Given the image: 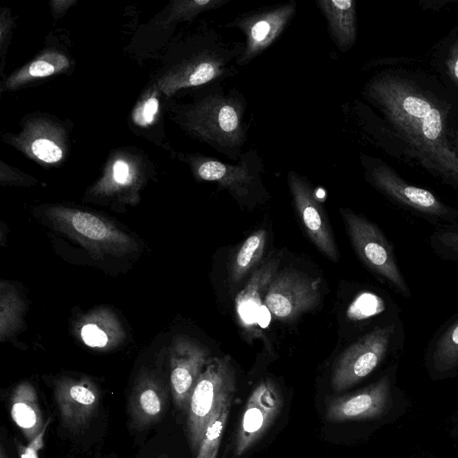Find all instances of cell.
<instances>
[{
  "label": "cell",
  "instance_id": "836d02e7",
  "mask_svg": "<svg viewBox=\"0 0 458 458\" xmlns=\"http://www.w3.org/2000/svg\"><path fill=\"white\" fill-rule=\"evenodd\" d=\"M157 458H169L166 454H161Z\"/></svg>",
  "mask_w": 458,
  "mask_h": 458
},
{
  "label": "cell",
  "instance_id": "d6986e66",
  "mask_svg": "<svg viewBox=\"0 0 458 458\" xmlns=\"http://www.w3.org/2000/svg\"><path fill=\"white\" fill-rule=\"evenodd\" d=\"M267 240L265 230L253 232L242 244L236 253L230 268V279L233 284L238 283L261 259Z\"/></svg>",
  "mask_w": 458,
  "mask_h": 458
},
{
  "label": "cell",
  "instance_id": "277c9868",
  "mask_svg": "<svg viewBox=\"0 0 458 458\" xmlns=\"http://www.w3.org/2000/svg\"><path fill=\"white\" fill-rule=\"evenodd\" d=\"M351 242L363 263L398 293L410 296V289L397 266L394 250L380 229L363 216L340 208Z\"/></svg>",
  "mask_w": 458,
  "mask_h": 458
},
{
  "label": "cell",
  "instance_id": "5b68a950",
  "mask_svg": "<svg viewBox=\"0 0 458 458\" xmlns=\"http://www.w3.org/2000/svg\"><path fill=\"white\" fill-rule=\"evenodd\" d=\"M398 327L394 323L377 326L347 347L332 369V388L344 391L369 376L386 356Z\"/></svg>",
  "mask_w": 458,
  "mask_h": 458
},
{
  "label": "cell",
  "instance_id": "603a6c76",
  "mask_svg": "<svg viewBox=\"0 0 458 458\" xmlns=\"http://www.w3.org/2000/svg\"><path fill=\"white\" fill-rule=\"evenodd\" d=\"M400 193L404 197L406 201L411 204L415 208L427 212L429 215H444L436 198L428 191L413 186H406Z\"/></svg>",
  "mask_w": 458,
  "mask_h": 458
},
{
  "label": "cell",
  "instance_id": "4fadbf2b",
  "mask_svg": "<svg viewBox=\"0 0 458 458\" xmlns=\"http://www.w3.org/2000/svg\"><path fill=\"white\" fill-rule=\"evenodd\" d=\"M278 266L277 259L262 264L236 295V315L247 338L260 336L262 328L269 323L270 313L265 306V298Z\"/></svg>",
  "mask_w": 458,
  "mask_h": 458
},
{
  "label": "cell",
  "instance_id": "8992f818",
  "mask_svg": "<svg viewBox=\"0 0 458 458\" xmlns=\"http://www.w3.org/2000/svg\"><path fill=\"white\" fill-rule=\"evenodd\" d=\"M297 11V2L285 3L249 11L225 23L227 29H237L244 37L243 50L237 66H246L265 52L282 35Z\"/></svg>",
  "mask_w": 458,
  "mask_h": 458
},
{
  "label": "cell",
  "instance_id": "9c48e42d",
  "mask_svg": "<svg viewBox=\"0 0 458 458\" xmlns=\"http://www.w3.org/2000/svg\"><path fill=\"white\" fill-rule=\"evenodd\" d=\"M284 406L278 385L271 378L259 382L250 394L235 436L234 453L241 456L267 432Z\"/></svg>",
  "mask_w": 458,
  "mask_h": 458
},
{
  "label": "cell",
  "instance_id": "5bb4252c",
  "mask_svg": "<svg viewBox=\"0 0 458 458\" xmlns=\"http://www.w3.org/2000/svg\"><path fill=\"white\" fill-rule=\"evenodd\" d=\"M390 379L386 375L366 388L331 399L327 405V419L344 422L378 418L390 407Z\"/></svg>",
  "mask_w": 458,
  "mask_h": 458
},
{
  "label": "cell",
  "instance_id": "d4e9b609",
  "mask_svg": "<svg viewBox=\"0 0 458 458\" xmlns=\"http://www.w3.org/2000/svg\"><path fill=\"white\" fill-rule=\"evenodd\" d=\"M384 310L385 305L381 298L373 293H366L353 302L349 310V314L355 319H360Z\"/></svg>",
  "mask_w": 458,
  "mask_h": 458
},
{
  "label": "cell",
  "instance_id": "52a82bcc",
  "mask_svg": "<svg viewBox=\"0 0 458 458\" xmlns=\"http://www.w3.org/2000/svg\"><path fill=\"white\" fill-rule=\"evenodd\" d=\"M195 165L199 179L217 183L240 203L264 191L261 176L264 165L254 149L242 152L234 164L202 157Z\"/></svg>",
  "mask_w": 458,
  "mask_h": 458
},
{
  "label": "cell",
  "instance_id": "f546056e",
  "mask_svg": "<svg viewBox=\"0 0 458 458\" xmlns=\"http://www.w3.org/2000/svg\"><path fill=\"white\" fill-rule=\"evenodd\" d=\"M403 106L409 114L418 118H424L431 109L427 101L415 97L406 98Z\"/></svg>",
  "mask_w": 458,
  "mask_h": 458
},
{
  "label": "cell",
  "instance_id": "d6a6232c",
  "mask_svg": "<svg viewBox=\"0 0 458 458\" xmlns=\"http://www.w3.org/2000/svg\"><path fill=\"white\" fill-rule=\"evenodd\" d=\"M454 72H455V76L458 78V60H457L455 67H454Z\"/></svg>",
  "mask_w": 458,
  "mask_h": 458
},
{
  "label": "cell",
  "instance_id": "7a4b0ae2",
  "mask_svg": "<svg viewBox=\"0 0 458 458\" xmlns=\"http://www.w3.org/2000/svg\"><path fill=\"white\" fill-rule=\"evenodd\" d=\"M236 372L229 356L211 357L199 377L186 409V431L196 455L206 429L222 408L232 403Z\"/></svg>",
  "mask_w": 458,
  "mask_h": 458
},
{
  "label": "cell",
  "instance_id": "2e32d148",
  "mask_svg": "<svg viewBox=\"0 0 458 458\" xmlns=\"http://www.w3.org/2000/svg\"><path fill=\"white\" fill-rule=\"evenodd\" d=\"M81 341L89 347L109 350L125 338L123 324L109 309L98 308L84 315L77 325Z\"/></svg>",
  "mask_w": 458,
  "mask_h": 458
},
{
  "label": "cell",
  "instance_id": "44dd1931",
  "mask_svg": "<svg viewBox=\"0 0 458 458\" xmlns=\"http://www.w3.org/2000/svg\"><path fill=\"white\" fill-rule=\"evenodd\" d=\"M23 303L13 289H4L1 284V340L11 335L21 324Z\"/></svg>",
  "mask_w": 458,
  "mask_h": 458
},
{
  "label": "cell",
  "instance_id": "83f0119b",
  "mask_svg": "<svg viewBox=\"0 0 458 458\" xmlns=\"http://www.w3.org/2000/svg\"><path fill=\"white\" fill-rule=\"evenodd\" d=\"M442 129L440 114L437 109L431 108L422 122L423 134L429 140L438 137Z\"/></svg>",
  "mask_w": 458,
  "mask_h": 458
},
{
  "label": "cell",
  "instance_id": "7c38bea8",
  "mask_svg": "<svg viewBox=\"0 0 458 458\" xmlns=\"http://www.w3.org/2000/svg\"><path fill=\"white\" fill-rule=\"evenodd\" d=\"M54 394L63 426L73 433L85 430L100 403L97 385L87 377H64L55 381Z\"/></svg>",
  "mask_w": 458,
  "mask_h": 458
},
{
  "label": "cell",
  "instance_id": "cb8c5ba5",
  "mask_svg": "<svg viewBox=\"0 0 458 458\" xmlns=\"http://www.w3.org/2000/svg\"><path fill=\"white\" fill-rule=\"evenodd\" d=\"M68 65L65 56L60 54H49L41 57L30 65L28 73L30 77H47Z\"/></svg>",
  "mask_w": 458,
  "mask_h": 458
},
{
  "label": "cell",
  "instance_id": "ffe728a7",
  "mask_svg": "<svg viewBox=\"0 0 458 458\" xmlns=\"http://www.w3.org/2000/svg\"><path fill=\"white\" fill-rule=\"evenodd\" d=\"M430 361L438 373H446L458 366V318L432 343Z\"/></svg>",
  "mask_w": 458,
  "mask_h": 458
},
{
  "label": "cell",
  "instance_id": "ac0fdd59",
  "mask_svg": "<svg viewBox=\"0 0 458 458\" xmlns=\"http://www.w3.org/2000/svg\"><path fill=\"white\" fill-rule=\"evenodd\" d=\"M316 4L325 17L332 39L341 51L348 50L354 42L355 2L352 0H317Z\"/></svg>",
  "mask_w": 458,
  "mask_h": 458
},
{
  "label": "cell",
  "instance_id": "484cf974",
  "mask_svg": "<svg viewBox=\"0 0 458 458\" xmlns=\"http://www.w3.org/2000/svg\"><path fill=\"white\" fill-rule=\"evenodd\" d=\"M35 157L46 163H55L62 158L63 152L58 145L50 140L39 138L31 144Z\"/></svg>",
  "mask_w": 458,
  "mask_h": 458
},
{
  "label": "cell",
  "instance_id": "7402d4cb",
  "mask_svg": "<svg viewBox=\"0 0 458 458\" xmlns=\"http://www.w3.org/2000/svg\"><path fill=\"white\" fill-rule=\"evenodd\" d=\"M231 404L225 405L208 426L196 454V458H216Z\"/></svg>",
  "mask_w": 458,
  "mask_h": 458
},
{
  "label": "cell",
  "instance_id": "ba28073f",
  "mask_svg": "<svg viewBox=\"0 0 458 458\" xmlns=\"http://www.w3.org/2000/svg\"><path fill=\"white\" fill-rule=\"evenodd\" d=\"M319 300L318 279L286 269L276 273L271 281L265 306L275 318L290 321L313 310Z\"/></svg>",
  "mask_w": 458,
  "mask_h": 458
},
{
  "label": "cell",
  "instance_id": "8fae6325",
  "mask_svg": "<svg viewBox=\"0 0 458 458\" xmlns=\"http://www.w3.org/2000/svg\"><path fill=\"white\" fill-rule=\"evenodd\" d=\"M210 352L207 346L186 335H176L169 347L170 388L174 403L186 411L195 384Z\"/></svg>",
  "mask_w": 458,
  "mask_h": 458
},
{
  "label": "cell",
  "instance_id": "4dcf8cb0",
  "mask_svg": "<svg viewBox=\"0 0 458 458\" xmlns=\"http://www.w3.org/2000/svg\"><path fill=\"white\" fill-rule=\"evenodd\" d=\"M113 176L118 184H127L130 182V168L123 160L115 161L113 167Z\"/></svg>",
  "mask_w": 458,
  "mask_h": 458
},
{
  "label": "cell",
  "instance_id": "9a60e30c",
  "mask_svg": "<svg viewBox=\"0 0 458 458\" xmlns=\"http://www.w3.org/2000/svg\"><path fill=\"white\" fill-rule=\"evenodd\" d=\"M167 403V392L160 377L151 370H141L129 399L132 426L142 429L157 422L165 415Z\"/></svg>",
  "mask_w": 458,
  "mask_h": 458
},
{
  "label": "cell",
  "instance_id": "1f68e13d",
  "mask_svg": "<svg viewBox=\"0 0 458 458\" xmlns=\"http://www.w3.org/2000/svg\"><path fill=\"white\" fill-rule=\"evenodd\" d=\"M0 458H7V454L5 453L3 444L1 445V447H0Z\"/></svg>",
  "mask_w": 458,
  "mask_h": 458
},
{
  "label": "cell",
  "instance_id": "3957f363",
  "mask_svg": "<svg viewBox=\"0 0 458 458\" xmlns=\"http://www.w3.org/2000/svg\"><path fill=\"white\" fill-rule=\"evenodd\" d=\"M53 226L77 241L93 254L121 256L136 250L132 238L109 221L94 214L64 208H53L47 213Z\"/></svg>",
  "mask_w": 458,
  "mask_h": 458
},
{
  "label": "cell",
  "instance_id": "6da1fadb",
  "mask_svg": "<svg viewBox=\"0 0 458 458\" xmlns=\"http://www.w3.org/2000/svg\"><path fill=\"white\" fill-rule=\"evenodd\" d=\"M246 110L247 100L237 88L225 89L216 82L195 111L197 131L216 151L237 162L248 137Z\"/></svg>",
  "mask_w": 458,
  "mask_h": 458
},
{
  "label": "cell",
  "instance_id": "e0dca14e",
  "mask_svg": "<svg viewBox=\"0 0 458 458\" xmlns=\"http://www.w3.org/2000/svg\"><path fill=\"white\" fill-rule=\"evenodd\" d=\"M10 414L28 442L44 428L46 422L35 387L24 381L16 386L10 397Z\"/></svg>",
  "mask_w": 458,
  "mask_h": 458
},
{
  "label": "cell",
  "instance_id": "f1b7e54d",
  "mask_svg": "<svg viewBox=\"0 0 458 458\" xmlns=\"http://www.w3.org/2000/svg\"><path fill=\"white\" fill-rule=\"evenodd\" d=\"M158 110V101L155 98H148L134 114V121L140 125L150 123Z\"/></svg>",
  "mask_w": 458,
  "mask_h": 458
},
{
  "label": "cell",
  "instance_id": "30bf717a",
  "mask_svg": "<svg viewBox=\"0 0 458 458\" xmlns=\"http://www.w3.org/2000/svg\"><path fill=\"white\" fill-rule=\"evenodd\" d=\"M287 184L303 228L315 246L328 259H339L337 246L326 212L309 181L295 171L287 173Z\"/></svg>",
  "mask_w": 458,
  "mask_h": 458
},
{
  "label": "cell",
  "instance_id": "4316f807",
  "mask_svg": "<svg viewBox=\"0 0 458 458\" xmlns=\"http://www.w3.org/2000/svg\"><path fill=\"white\" fill-rule=\"evenodd\" d=\"M49 424V419L46 421L43 430L27 445L17 444L18 454L20 458H39L38 453L44 446V437Z\"/></svg>",
  "mask_w": 458,
  "mask_h": 458
}]
</instances>
